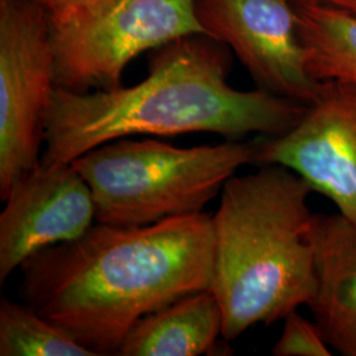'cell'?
<instances>
[{"instance_id": "cell-1", "label": "cell", "mask_w": 356, "mask_h": 356, "mask_svg": "<svg viewBox=\"0 0 356 356\" xmlns=\"http://www.w3.org/2000/svg\"><path fill=\"white\" fill-rule=\"evenodd\" d=\"M20 269L26 305L95 355H118L143 317L211 289L213 216L144 227L97 222L76 241L33 254Z\"/></svg>"}, {"instance_id": "cell-2", "label": "cell", "mask_w": 356, "mask_h": 356, "mask_svg": "<svg viewBox=\"0 0 356 356\" xmlns=\"http://www.w3.org/2000/svg\"><path fill=\"white\" fill-rule=\"evenodd\" d=\"M229 51L204 35L157 49L148 76L131 88L73 92L57 88L45 116L41 161L73 163L110 141L134 136L216 134L226 140L279 136L306 104L229 82Z\"/></svg>"}, {"instance_id": "cell-3", "label": "cell", "mask_w": 356, "mask_h": 356, "mask_svg": "<svg viewBox=\"0 0 356 356\" xmlns=\"http://www.w3.org/2000/svg\"><path fill=\"white\" fill-rule=\"evenodd\" d=\"M312 188L293 170L263 164L232 176L213 216L214 279L222 338L269 326L310 302L316 291Z\"/></svg>"}, {"instance_id": "cell-4", "label": "cell", "mask_w": 356, "mask_h": 356, "mask_svg": "<svg viewBox=\"0 0 356 356\" xmlns=\"http://www.w3.org/2000/svg\"><path fill=\"white\" fill-rule=\"evenodd\" d=\"M256 161L257 140L179 148L134 136L99 145L72 164L92 191L95 222L144 227L204 213L229 178Z\"/></svg>"}, {"instance_id": "cell-5", "label": "cell", "mask_w": 356, "mask_h": 356, "mask_svg": "<svg viewBox=\"0 0 356 356\" xmlns=\"http://www.w3.org/2000/svg\"><path fill=\"white\" fill-rule=\"evenodd\" d=\"M49 19L56 86L79 94L122 86L124 69L144 51L207 36L195 0H82Z\"/></svg>"}, {"instance_id": "cell-6", "label": "cell", "mask_w": 356, "mask_h": 356, "mask_svg": "<svg viewBox=\"0 0 356 356\" xmlns=\"http://www.w3.org/2000/svg\"><path fill=\"white\" fill-rule=\"evenodd\" d=\"M56 89L49 13L32 0H0V198L41 161Z\"/></svg>"}, {"instance_id": "cell-7", "label": "cell", "mask_w": 356, "mask_h": 356, "mask_svg": "<svg viewBox=\"0 0 356 356\" xmlns=\"http://www.w3.org/2000/svg\"><path fill=\"white\" fill-rule=\"evenodd\" d=\"M209 38L229 47L259 89L312 104L323 83L310 76L293 0H195Z\"/></svg>"}, {"instance_id": "cell-8", "label": "cell", "mask_w": 356, "mask_h": 356, "mask_svg": "<svg viewBox=\"0 0 356 356\" xmlns=\"http://www.w3.org/2000/svg\"><path fill=\"white\" fill-rule=\"evenodd\" d=\"M256 164L291 169L356 223V85L325 82L289 131L257 139Z\"/></svg>"}, {"instance_id": "cell-9", "label": "cell", "mask_w": 356, "mask_h": 356, "mask_svg": "<svg viewBox=\"0 0 356 356\" xmlns=\"http://www.w3.org/2000/svg\"><path fill=\"white\" fill-rule=\"evenodd\" d=\"M0 214V282L40 251L81 238L92 226L95 201L72 163H45L17 178Z\"/></svg>"}, {"instance_id": "cell-10", "label": "cell", "mask_w": 356, "mask_h": 356, "mask_svg": "<svg viewBox=\"0 0 356 356\" xmlns=\"http://www.w3.org/2000/svg\"><path fill=\"white\" fill-rule=\"evenodd\" d=\"M316 291L307 304L332 351L356 356V223L317 214Z\"/></svg>"}, {"instance_id": "cell-11", "label": "cell", "mask_w": 356, "mask_h": 356, "mask_svg": "<svg viewBox=\"0 0 356 356\" xmlns=\"http://www.w3.org/2000/svg\"><path fill=\"white\" fill-rule=\"evenodd\" d=\"M222 332V306L214 292L206 289L143 317L128 332L118 355H210Z\"/></svg>"}, {"instance_id": "cell-12", "label": "cell", "mask_w": 356, "mask_h": 356, "mask_svg": "<svg viewBox=\"0 0 356 356\" xmlns=\"http://www.w3.org/2000/svg\"><path fill=\"white\" fill-rule=\"evenodd\" d=\"M293 1L310 76L356 85V13L319 0Z\"/></svg>"}, {"instance_id": "cell-13", "label": "cell", "mask_w": 356, "mask_h": 356, "mask_svg": "<svg viewBox=\"0 0 356 356\" xmlns=\"http://www.w3.org/2000/svg\"><path fill=\"white\" fill-rule=\"evenodd\" d=\"M0 355L97 356L31 306L0 301Z\"/></svg>"}, {"instance_id": "cell-14", "label": "cell", "mask_w": 356, "mask_h": 356, "mask_svg": "<svg viewBox=\"0 0 356 356\" xmlns=\"http://www.w3.org/2000/svg\"><path fill=\"white\" fill-rule=\"evenodd\" d=\"M272 355L331 356L332 348L316 321H307L296 310L284 318L282 332Z\"/></svg>"}, {"instance_id": "cell-15", "label": "cell", "mask_w": 356, "mask_h": 356, "mask_svg": "<svg viewBox=\"0 0 356 356\" xmlns=\"http://www.w3.org/2000/svg\"><path fill=\"white\" fill-rule=\"evenodd\" d=\"M32 1H35L40 7H42L49 15H54V13H63L82 0H32Z\"/></svg>"}, {"instance_id": "cell-16", "label": "cell", "mask_w": 356, "mask_h": 356, "mask_svg": "<svg viewBox=\"0 0 356 356\" xmlns=\"http://www.w3.org/2000/svg\"><path fill=\"white\" fill-rule=\"evenodd\" d=\"M319 1H325L331 6H335V7L356 13V0H319Z\"/></svg>"}]
</instances>
